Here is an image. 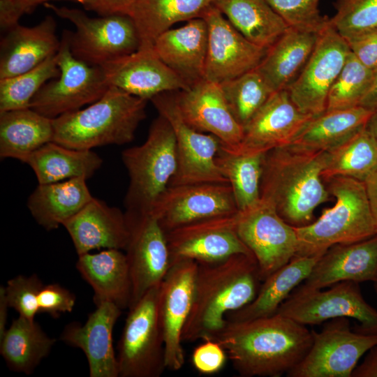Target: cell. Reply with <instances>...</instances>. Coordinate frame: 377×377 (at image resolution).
Listing matches in <instances>:
<instances>
[{"instance_id": "5", "label": "cell", "mask_w": 377, "mask_h": 377, "mask_svg": "<svg viewBox=\"0 0 377 377\" xmlns=\"http://www.w3.org/2000/svg\"><path fill=\"white\" fill-rule=\"evenodd\" d=\"M326 180L335 204L316 221L295 227L296 256H323L334 245L356 243L377 235L364 182L345 177Z\"/></svg>"}, {"instance_id": "23", "label": "cell", "mask_w": 377, "mask_h": 377, "mask_svg": "<svg viewBox=\"0 0 377 377\" xmlns=\"http://www.w3.org/2000/svg\"><path fill=\"white\" fill-rule=\"evenodd\" d=\"M96 306L84 324L72 322L66 325L60 340L83 351L90 377H119L112 332L122 309L109 302Z\"/></svg>"}, {"instance_id": "39", "label": "cell", "mask_w": 377, "mask_h": 377, "mask_svg": "<svg viewBox=\"0 0 377 377\" xmlns=\"http://www.w3.org/2000/svg\"><path fill=\"white\" fill-rule=\"evenodd\" d=\"M327 152L323 179L345 177L364 182L377 171V139L367 127Z\"/></svg>"}, {"instance_id": "18", "label": "cell", "mask_w": 377, "mask_h": 377, "mask_svg": "<svg viewBox=\"0 0 377 377\" xmlns=\"http://www.w3.org/2000/svg\"><path fill=\"white\" fill-rule=\"evenodd\" d=\"M201 18L208 31L205 79L221 83L258 66L268 49L248 40L214 4Z\"/></svg>"}, {"instance_id": "20", "label": "cell", "mask_w": 377, "mask_h": 377, "mask_svg": "<svg viewBox=\"0 0 377 377\" xmlns=\"http://www.w3.org/2000/svg\"><path fill=\"white\" fill-rule=\"evenodd\" d=\"M176 98L182 116L191 126L215 135L229 150L239 147L243 127L231 113L219 83L204 78L177 91Z\"/></svg>"}, {"instance_id": "10", "label": "cell", "mask_w": 377, "mask_h": 377, "mask_svg": "<svg viewBox=\"0 0 377 377\" xmlns=\"http://www.w3.org/2000/svg\"><path fill=\"white\" fill-rule=\"evenodd\" d=\"M327 290L297 286L276 312L304 325H320L336 318L357 320L355 331L377 334V310L363 297L359 283L344 281Z\"/></svg>"}, {"instance_id": "15", "label": "cell", "mask_w": 377, "mask_h": 377, "mask_svg": "<svg viewBox=\"0 0 377 377\" xmlns=\"http://www.w3.org/2000/svg\"><path fill=\"white\" fill-rule=\"evenodd\" d=\"M197 267L191 259L172 260L160 284L158 317L170 371L181 369L185 362L182 332L192 307Z\"/></svg>"}, {"instance_id": "51", "label": "cell", "mask_w": 377, "mask_h": 377, "mask_svg": "<svg viewBox=\"0 0 377 377\" xmlns=\"http://www.w3.org/2000/svg\"><path fill=\"white\" fill-rule=\"evenodd\" d=\"M351 377H377V344L368 351L362 362L355 368Z\"/></svg>"}, {"instance_id": "13", "label": "cell", "mask_w": 377, "mask_h": 377, "mask_svg": "<svg viewBox=\"0 0 377 377\" xmlns=\"http://www.w3.org/2000/svg\"><path fill=\"white\" fill-rule=\"evenodd\" d=\"M237 231L254 256L263 281L296 256L295 227L286 223L272 204L263 198L253 206L238 211Z\"/></svg>"}, {"instance_id": "45", "label": "cell", "mask_w": 377, "mask_h": 377, "mask_svg": "<svg viewBox=\"0 0 377 377\" xmlns=\"http://www.w3.org/2000/svg\"><path fill=\"white\" fill-rule=\"evenodd\" d=\"M43 284L36 274L18 275L7 281L6 297L10 308L20 316L34 320L39 313L38 297Z\"/></svg>"}, {"instance_id": "7", "label": "cell", "mask_w": 377, "mask_h": 377, "mask_svg": "<svg viewBox=\"0 0 377 377\" xmlns=\"http://www.w3.org/2000/svg\"><path fill=\"white\" fill-rule=\"evenodd\" d=\"M58 17L71 22L75 31H67L70 50L77 59L95 66L131 54L141 45L137 27L130 15L90 17L83 10L45 3Z\"/></svg>"}, {"instance_id": "22", "label": "cell", "mask_w": 377, "mask_h": 377, "mask_svg": "<svg viewBox=\"0 0 377 377\" xmlns=\"http://www.w3.org/2000/svg\"><path fill=\"white\" fill-rule=\"evenodd\" d=\"M313 117L300 110L287 89L275 91L243 127L242 142L234 151L265 153L288 145Z\"/></svg>"}, {"instance_id": "47", "label": "cell", "mask_w": 377, "mask_h": 377, "mask_svg": "<svg viewBox=\"0 0 377 377\" xmlns=\"http://www.w3.org/2000/svg\"><path fill=\"white\" fill-rule=\"evenodd\" d=\"M228 356L219 342L205 340L192 353V363L195 369L203 374H213L224 366Z\"/></svg>"}, {"instance_id": "27", "label": "cell", "mask_w": 377, "mask_h": 377, "mask_svg": "<svg viewBox=\"0 0 377 377\" xmlns=\"http://www.w3.org/2000/svg\"><path fill=\"white\" fill-rule=\"evenodd\" d=\"M208 31L198 17L180 27L169 29L153 43L161 60L191 87L205 78Z\"/></svg>"}, {"instance_id": "26", "label": "cell", "mask_w": 377, "mask_h": 377, "mask_svg": "<svg viewBox=\"0 0 377 377\" xmlns=\"http://www.w3.org/2000/svg\"><path fill=\"white\" fill-rule=\"evenodd\" d=\"M57 23L46 16L33 27L20 24L6 31L0 44V79L29 71L57 54L60 45Z\"/></svg>"}, {"instance_id": "41", "label": "cell", "mask_w": 377, "mask_h": 377, "mask_svg": "<svg viewBox=\"0 0 377 377\" xmlns=\"http://www.w3.org/2000/svg\"><path fill=\"white\" fill-rule=\"evenodd\" d=\"M59 73L57 54L29 71L0 79V112L30 108L43 85Z\"/></svg>"}, {"instance_id": "24", "label": "cell", "mask_w": 377, "mask_h": 377, "mask_svg": "<svg viewBox=\"0 0 377 377\" xmlns=\"http://www.w3.org/2000/svg\"><path fill=\"white\" fill-rule=\"evenodd\" d=\"M377 279V235L353 244L329 248L300 288L323 289L337 283L375 281Z\"/></svg>"}, {"instance_id": "43", "label": "cell", "mask_w": 377, "mask_h": 377, "mask_svg": "<svg viewBox=\"0 0 377 377\" xmlns=\"http://www.w3.org/2000/svg\"><path fill=\"white\" fill-rule=\"evenodd\" d=\"M332 26L344 38L377 30V0H336Z\"/></svg>"}, {"instance_id": "55", "label": "cell", "mask_w": 377, "mask_h": 377, "mask_svg": "<svg viewBox=\"0 0 377 377\" xmlns=\"http://www.w3.org/2000/svg\"><path fill=\"white\" fill-rule=\"evenodd\" d=\"M16 1L24 9L26 14H29V13H32L35 10V8L40 4H44L51 1H57V0H16ZM64 1H71L80 3V0H64Z\"/></svg>"}, {"instance_id": "32", "label": "cell", "mask_w": 377, "mask_h": 377, "mask_svg": "<svg viewBox=\"0 0 377 377\" xmlns=\"http://www.w3.org/2000/svg\"><path fill=\"white\" fill-rule=\"evenodd\" d=\"M52 119L33 109L0 112V157L22 163L45 144L53 141Z\"/></svg>"}, {"instance_id": "42", "label": "cell", "mask_w": 377, "mask_h": 377, "mask_svg": "<svg viewBox=\"0 0 377 377\" xmlns=\"http://www.w3.org/2000/svg\"><path fill=\"white\" fill-rule=\"evenodd\" d=\"M374 71L364 66L350 52L327 96V110L353 108L369 90Z\"/></svg>"}, {"instance_id": "9", "label": "cell", "mask_w": 377, "mask_h": 377, "mask_svg": "<svg viewBox=\"0 0 377 377\" xmlns=\"http://www.w3.org/2000/svg\"><path fill=\"white\" fill-rule=\"evenodd\" d=\"M57 63L59 75L43 84L30 103V108L48 118L91 104L110 87L101 66L89 65L73 55L66 30L63 31Z\"/></svg>"}, {"instance_id": "50", "label": "cell", "mask_w": 377, "mask_h": 377, "mask_svg": "<svg viewBox=\"0 0 377 377\" xmlns=\"http://www.w3.org/2000/svg\"><path fill=\"white\" fill-rule=\"evenodd\" d=\"M26 14L16 0H0V27L5 33L17 25L22 15Z\"/></svg>"}, {"instance_id": "48", "label": "cell", "mask_w": 377, "mask_h": 377, "mask_svg": "<svg viewBox=\"0 0 377 377\" xmlns=\"http://www.w3.org/2000/svg\"><path fill=\"white\" fill-rule=\"evenodd\" d=\"M345 40L364 66L373 71L377 70V30Z\"/></svg>"}, {"instance_id": "33", "label": "cell", "mask_w": 377, "mask_h": 377, "mask_svg": "<svg viewBox=\"0 0 377 377\" xmlns=\"http://www.w3.org/2000/svg\"><path fill=\"white\" fill-rule=\"evenodd\" d=\"M213 4L248 40L263 48L290 27L266 0H214Z\"/></svg>"}, {"instance_id": "54", "label": "cell", "mask_w": 377, "mask_h": 377, "mask_svg": "<svg viewBox=\"0 0 377 377\" xmlns=\"http://www.w3.org/2000/svg\"><path fill=\"white\" fill-rule=\"evenodd\" d=\"M9 305L7 302L5 286H0V339L6 331V324Z\"/></svg>"}, {"instance_id": "6", "label": "cell", "mask_w": 377, "mask_h": 377, "mask_svg": "<svg viewBox=\"0 0 377 377\" xmlns=\"http://www.w3.org/2000/svg\"><path fill=\"white\" fill-rule=\"evenodd\" d=\"M121 159L129 177L126 212H151L178 167L176 139L168 121L158 115L145 142L124 150Z\"/></svg>"}, {"instance_id": "25", "label": "cell", "mask_w": 377, "mask_h": 377, "mask_svg": "<svg viewBox=\"0 0 377 377\" xmlns=\"http://www.w3.org/2000/svg\"><path fill=\"white\" fill-rule=\"evenodd\" d=\"M62 226L78 256L101 249H125L130 235L126 213L94 197Z\"/></svg>"}, {"instance_id": "57", "label": "cell", "mask_w": 377, "mask_h": 377, "mask_svg": "<svg viewBox=\"0 0 377 377\" xmlns=\"http://www.w3.org/2000/svg\"><path fill=\"white\" fill-rule=\"evenodd\" d=\"M374 283V290L375 292L377 293V279L375 281L373 282Z\"/></svg>"}, {"instance_id": "49", "label": "cell", "mask_w": 377, "mask_h": 377, "mask_svg": "<svg viewBox=\"0 0 377 377\" xmlns=\"http://www.w3.org/2000/svg\"><path fill=\"white\" fill-rule=\"evenodd\" d=\"M138 0H80L85 10L93 11L99 16L114 15H130Z\"/></svg>"}, {"instance_id": "29", "label": "cell", "mask_w": 377, "mask_h": 377, "mask_svg": "<svg viewBox=\"0 0 377 377\" xmlns=\"http://www.w3.org/2000/svg\"><path fill=\"white\" fill-rule=\"evenodd\" d=\"M320 33L289 27L267 50L256 70L274 92L288 89L297 79L313 53Z\"/></svg>"}, {"instance_id": "44", "label": "cell", "mask_w": 377, "mask_h": 377, "mask_svg": "<svg viewBox=\"0 0 377 377\" xmlns=\"http://www.w3.org/2000/svg\"><path fill=\"white\" fill-rule=\"evenodd\" d=\"M290 27L320 33L330 23L320 14V0H266Z\"/></svg>"}, {"instance_id": "34", "label": "cell", "mask_w": 377, "mask_h": 377, "mask_svg": "<svg viewBox=\"0 0 377 377\" xmlns=\"http://www.w3.org/2000/svg\"><path fill=\"white\" fill-rule=\"evenodd\" d=\"M38 184L74 178H91L101 167L103 159L92 150L75 149L49 142L28 158L27 162Z\"/></svg>"}, {"instance_id": "28", "label": "cell", "mask_w": 377, "mask_h": 377, "mask_svg": "<svg viewBox=\"0 0 377 377\" xmlns=\"http://www.w3.org/2000/svg\"><path fill=\"white\" fill-rule=\"evenodd\" d=\"M76 268L94 290L96 305L105 302L128 309L132 283L126 254L121 249H106L78 256Z\"/></svg>"}, {"instance_id": "1", "label": "cell", "mask_w": 377, "mask_h": 377, "mask_svg": "<svg viewBox=\"0 0 377 377\" xmlns=\"http://www.w3.org/2000/svg\"><path fill=\"white\" fill-rule=\"evenodd\" d=\"M215 340L242 377H280L305 356L313 341L306 325L278 312L250 320L226 322Z\"/></svg>"}, {"instance_id": "38", "label": "cell", "mask_w": 377, "mask_h": 377, "mask_svg": "<svg viewBox=\"0 0 377 377\" xmlns=\"http://www.w3.org/2000/svg\"><path fill=\"white\" fill-rule=\"evenodd\" d=\"M265 153L231 151L222 144L216 163L230 185L238 211L260 199V181Z\"/></svg>"}, {"instance_id": "40", "label": "cell", "mask_w": 377, "mask_h": 377, "mask_svg": "<svg viewBox=\"0 0 377 377\" xmlns=\"http://www.w3.org/2000/svg\"><path fill=\"white\" fill-rule=\"evenodd\" d=\"M219 84L231 113L242 127L274 93L256 68Z\"/></svg>"}, {"instance_id": "12", "label": "cell", "mask_w": 377, "mask_h": 377, "mask_svg": "<svg viewBox=\"0 0 377 377\" xmlns=\"http://www.w3.org/2000/svg\"><path fill=\"white\" fill-rule=\"evenodd\" d=\"M312 344L288 377H351L361 357L377 344V334L352 331L348 318L332 319L317 332Z\"/></svg>"}, {"instance_id": "17", "label": "cell", "mask_w": 377, "mask_h": 377, "mask_svg": "<svg viewBox=\"0 0 377 377\" xmlns=\"http://www.w3.org/2000/svg\"><path fill=\"white\" fill-rule=\"evenodd\" d=\"M238 212L228 183L169 186L151 213L165 233L185 225Z\"/></svg>"}, {"instance_id": "4", "label": "cell", "mask_w": 377, "mask_h": 377, "mask_svg": "<svg viewBox=\"0 0 377 377\" xmlns=\"http://www.w3.org/2000/svg\"><path fill=\"white\" fill-rule=\"evenodd\" d=\"M147 100L110 86L105 94L84 109L52 119L53 141L64 147H94L131 142L145 118Z\"/></svg>"}, {"instance_id": "56", "label": "cell", "mask_w": 377, "mask_h": 377, "mask_svg": "<svg viewBox=\"0 0 377 377\" xmlns=\"http://www.w3.org/2000/svg\"><path fill=\"white\" fill-rule=\"evenodd\" d=\"M367 128L377 139V108L374 110L371 117L369 118L367 124Z\"/></svg>"}, {"instance_id": "16", "label": "cell", "mask_w": 377, "mask_h": 377, "mask_svg": "<svg viewBox=\"0 0 377 377\" xmlns=\"http://www.w3.org/2000/svg\"><path fill=\"white\" fill-rule=\"evenodd\" d=\"M125 213L130 232L124 250L132 283L131 306L161 283L171 259L166 235L157 217L151 212Z\"/></svg>"}, {"instance_id": "35", "label": "cell", "mask_w": 377, "mask_h": 377, "mask_svg": "<svg viewBox=\"0 0 377 377\" xmlns=\"http://www.w3.org/2000/svg\"><path fill=\"white\" fill-rule=\"evenodd\" d=\"M373 112L361 105L326 110L314 117L291 144L328 151L365 128Z\"/></svg>"}, {"instance_id": "8", "label": "cell", "mask_w": 377, "mask_h": 377, "mask_svg": "<svg viewBox=\"0 0 377 377\" xmlns=\"http://www.w3.org/2000/svg\"><path fill=\"white\" fill-rule=\"evenodd\" d=\"M160 284L128 309L117 344L119 377H160L167 369L158 309Z\"/></svg>"}, {"instance_id": "46", "label": "cell", "mask_w": 377, "mask_h": 377, "mask_svg": "<svg viewBox=\"0 0 377 377\" xmlns=\"http://www.w3.org/2000/svg\"><path fill=\"white\" fill-rule=\"evenodd\" d=\"M75 295L59 283L43 285L38 297L39 313H45L54 318L73 311Z\"/></svg>"}, {"instance_id": "31", "label": "cell", "mask_w": 377, "mask_h": 377, "mask_svg": "<svg viewBox=\"0 0 377 377\" xmlns=\"http://www.w3.org/2000/svg\"><path fill=\"white\" fill-rule=\"evenodd\" d=\"M85 178L38 184L29 195L28 209L38 225L52 230L79 212L92 198Z\"/></svg>"}, {"instance_id": "3", "label": "cell", "mask_w": 377, "mask_h": 377, "mask_svg": "<svg viewBox=\"0 0 377 377\" xmlns=\"http://www.w3.org/2000/svg\"><path fill=\"white\" fill-rule=\"evenodd\" d=\"M327 152L290 144L265 152L260 198L293 227L311 223L315 209L330 200L322 182Z\"/></svg>"}, {"instance_id": "52", "label": "cell", "mask_w": 377, "mask_h": 377, "mask_svg": "<svg viewBox=\"0 0 377 377\" xmlns=\"http://www.w3.org/2000/svg\"><path fill=\"white\" fill-rule=\"evenodd\" d=\"M371 214L377 229V171L364 182Z\"/></svg>"}, {"instance_id": "21", "label": "cell", "mask_w": 377, "mask_h": 377, "mask_svg": "<svg viewBox=\"0 0 377 377\" xmlns=\"http://www.w3.org/2000/svg\"><path fill=\"white\" fill-rule=\"evenodd\" d=\"M101 67L110 86L147 101L163 92L189 87L161 60L153 45H141L135 52Z\"/></svg>"}, {"instance_id": "36", "label": "cell", "mask_w": 377, "mask_h": 377, "mask_svg": "<svg viewBox=\"0 0 377 377\" xmlns=\"http://www.w3.org/2000/svg\"><path fill=\"white\" fill-rule=\"evenodd\" d=\"M55 343L35 320L19 316L0 339V353L10 370L29 375Z\"/></svg>"}, {"instance_id": "53", "label": "cell", "mask_w": 377, "mask_h": 377, "mask_svg": "<svg viewBox=\"0 0 377 377\" xmlns=\"http://www.w3.org/2000/svg\"><path fill=\"white\" fill-rule=\"evenodd\" d=\"M360 105L373 111L377 108V70L374 71L371 86L362 99Z\"/></svg>"}, {"instance_id": "11", "label": "cell", "mask_w": 377, "mask_h": 377, "mask_svg": "<svg viewBox=\"0 0 377 377\" xmlns=\"http://www.w3.org/2000/svg\"><path fill=\"white\" fill-rule=\"evenodd\" d=\"M176 91L163 92L150 99L159 115L170 124L176 139L178 167L169 186L228 183L216 163L221 141L186 123L179 111Z\"/></svg>"}, {"instance_id": "30", "label": "cell", "mask_w": 377, "mask_h": 377, "mask_svg": "<svg viewBox=\"0 0 377 377\" xmlns=\"http://www.w3.org/2000/svg\"><path fill=\"white\" fill-rule=\"evenodd\" d=\"M322 256H295L263 282L256 297L245 306L228 313L226 319L238 322L267 317L276 313L280 305L309 275Z\"/></svg>"}, {"instance_id": "14", "label": "cell", "mask_w": 377, "mask_h": 377, "mask_svg": "<svg viewBox=\"0 0 377 377\" xmlns=\"http://www.w3.org/2000/svg\"><path fill=\"white\" fill-rule=\"evenodd\" d=\"M350 52L347 41L330 22L304 70L287 89L300 110L314 117L326 111L329 91Z\"/></svg>"}, {"instance_id": "19", "label": "cell", "mask_w": 377, "mask_h": 377, "mask_svg": "<svg viewBox=\"0 0 377 377\" xmlns=\"http://www.w3.org/2000/svg\"><path fill=\"white\" fill-rule=\"evenodd\" d=\"M237 212L166 232L171 260L187 258L198 263H212L239 253L253 255L237 234Z\"/></svg>"}, {"instance_id": "37", "label": "cell", "mask_w": 377, "mask_h": 377, "mask_svg": "<svg viewBox=\"0 0 377 377\" xmlns=\"http://www.w3.org/2000/svg\"><path fill=\"white\" fill-rule=\"evenodd\" d=\"M214 0H138L130 16L137 27L141 45L155 39L179 22L201 17Z\"/></svg>"}, {"instance_id": "2", "label": "cell", "mask_w": 377, "mask_h": 377, "mask_svg": "<svg viewBox=\"0 0 377 377\" xmlns=\"http://www.w3.org/2000/svg\"><path fill=\"white\" fill-rule=\"evenodd\" d=\"M253 255L239 253L212 263H198L192 307L183 342L212 340L226 315L249 304L262 284Z\"/></svg>"}]
</instances>
